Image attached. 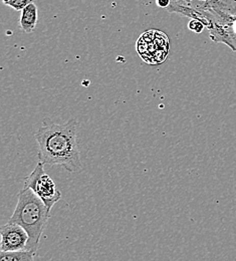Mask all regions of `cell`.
<instances>
[{"label":"cell","mask_w":236,"mask_h":261,"mask_svg":"<svg viewBox=\"0 0 236 261\" xmlns=\"http://www.w3.org/2000/svg\"><path fill=\"white\" fill-rule=\"evenodd\" d=\"M233 30H234V33H235L236 35V19L235 21H234V23H233Z\"/></svg>","instance_id":"12"},{"label":"cell","mask_w":236,"mask_h":261,"mask_svg":"<svg viewBox=\"0 0 236 261\" xmlns=\"http://www.w3.org/2000/svg\"><path fill=\"white\" fill-rule=\"evenodd\" d=\"M24 188L32 189L49 211L62 199L61 191L57 188L54 180L45 173L44 165L41 162H38L34 171L24 178Z\"/></svg>","instance_id":"5"},{"label":"cell","mask_w":236,"mask_h":261,"mask_svg":"<svg viewBox=\"0 0 236 261\" xmlns=\"http://www.w3.org/2000/svg\"><path fill=\"white\" fill-rule=\"evenodd\" d=\"M38 20V9L34 2L29 4L22 11L19 18V28L25 33H34Z\"/></svg>","instance_id":"7"},{"label":"cell","mask_w":236,"mask_h":261,"mask_svg":"<svg viewBox=\"0 0 236 261\" xmlns=\"http://www.w3.org/2000/svg\"><path fill=\"white\" fill-rule=\"evenodd\" d=\"M136 48L145 63L149 65H160L168 57L170 49L168 36L160 31L150 30L140 36Z\"/></svg>","instance_id":"4"},{"label":"cell","mask_w":236,"mask_h":261,"mask_svg":"<svg viewBox=\"0 0 236 261\" xmlns=\"http://www.w3.org/2000/svg\"><path fill=\"white\" fill-rule=\"evenodd\" d=\"M17 197V204L8 222L18 224L28 232V250L36 254L43 230L50 218V211L30 188H23Z\"/></svg>","instance_id":"2"},{"label":"cell","mask_w":236,"mask_h":261,"mask_svg":"<svg viewBox=\"0 0 236 261\" xmlns=\"http://www.w3.org/2000/svg\"><path fill=\"white\" fill-rule=\"evenodd\" d=\"M188 29L195 33H201L204 29H206V27L204 25L202 21L197 20V19H191L188 23Z\"/></svg>","instance_id":"10"},{"label":"cell","mask_w":236,"mask_h":261,"mask_svg":"<svg viewBox=\"0 0 236 261\" xmlns=\"http://www.w3.org/2000/svg\"><path fill=\"white\" fill-rule=\"evenodd\" d=\"M171 4L182 6L178 14L202 21L206 29L212 23L235 21L236 7L227 0H171Z\"/></svg>","instance_id":"3"},{"label":"cell","mask_w":236,"mask_h":261,"mask_svg":"<svg viewBox=\"0 0 236 261\" xmlns=\"http://www.w3.org/2000/svg\"><path fill=\"white\" fill-rule=\"evenodd\" d=\"M80 124L70 119L65 124H56L44 118L35 130L38 162L43 165L62 166L69 173L82 170L77 130Z\"/></svg>","instance_id":"1"},{"label":"cell","mask_w":236,"mask_h":261,"mask_svg":"<svg viewBox=\"0 0 236 261\" xmlns=\"http://www.w3.org/2000/svg\"><path fill=\"white\" fill-rule=\"evenodd\" d=\"M1 251L15 252L28 250L30 236L20 225L8 222L0 228Z\"/></svg>","instance_id":"6"},{"label":"cell","mask_w":236,"mask_h":261,"mask_svg":"<svg viewBox=\"0 0 236 261\" xmlns=\"http://www.w3.org/2000/svg\"><path fill=\"white\" fill-rule=\"evenodd\" d=\"M34 252L24 250V251H15V252H4L0 253V261H34Z\"/></svg>","instance_id":"8"},{"label":"cell","mask_w":236,"mask_h":261,"mask_svg":"<svg viewBox=\"0 0 236 261\" xmlns=\"http://www.w3.org/2000/svg\"><path fill=\"white\" fill-rule=\"evenodd\" d=\"M156 3L158 5V7L167 9L171 4V0H156Z\"/></svg>","instance_id":"11"},{"label":"cell","mask_w":236,"mask_h":261,"mask_svg":"<svg viewBox=\"0 0 236 261\" xmlns=\"http://www.w3.org/2000/svg\"><path fill=\"white\" fill-rule=\"evenodd\" d=\"M2 2L16 11H22L29 4L34 2V0H2Z\"/></svg>","instance_id":"9"}]
</instances>
